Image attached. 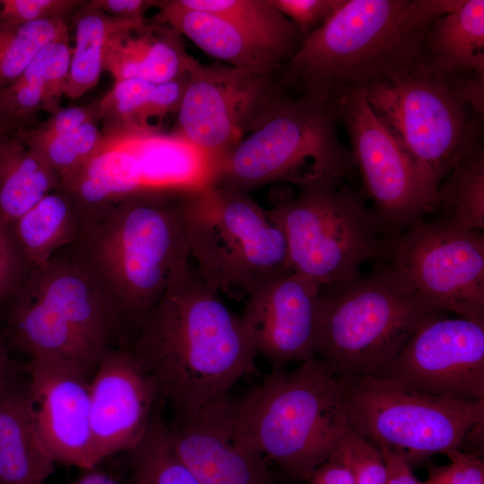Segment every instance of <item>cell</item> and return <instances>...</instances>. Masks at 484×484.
Instances as JSON below:
<instances>
[{
    "mask_svg": "<svg viewBox=\"0 0 484 484\" xmlns=\"http://www.w3.org/2000/svg\"><path fill=\"white\" fill-rule=\"evenodd\" d=\"M308 484H355L348 465L335 455L321 464L307 480Z\"/></svg>",
    "mask_w": 484,
    "mask_h": 484,
    "instance_id": "cell-42",
    "label": "cell"
},
{
    "mask_svg": "<svg viewBox=\"0 0 484 484\" xmlns=\"http://www.w3.org/2000/svg\"><path fill=\"white\" fill-rule=\"evenodd\" d=\"M69 30L44 46L24 71L0 91V120L11 133L32 126L36 115L60 107L69 72Z\"/></svg>",
    "mask_w": 484,
    "mask_h": 484,
    "instance_id": "cell-24",
    "label": "cell"
},
{
    "mask_svg": "<svg viewBox=\"0 0 484 484\" xmlns=\"http://www.w3.org/2000/svg\"><path fill=\"white\" fill-rule=\"evenodd\" d=\"M55 471L38 434L27 381L0 389V484H45Z\"/></svg>",
    "mask_w": 484,
    "mask_h": 484,
    "instance_id": "cell-25",
    "label": "cell"
},
{
    "mask_svg": "<svg viewBox=\"0 0 484 484\" xmlns=\"http://www.w3.org/2000/svg\"><path fill=\"white\" fill-rule=\"evenodd\" d=\"M337 122L334 102L287 93L260 127L218 161L212 185L248 194L275 183L344 182L356 166Z\"/></svg>",
    "mask_w": 484,
    "mask_h": 484,
    "instance_id": "cell-8",
    "label": "cell"
},
{
    "mask_svg": "<svg viewBox=\"0 0 484 484\" xmlns=\"http://www.w3.org/2000/svg\"><path fill=\"white\" fill-rule=\"evenodd\" d=\"M12 297L6 328L12 342L30 359L64 362L90 378L124 324L74 253L30 269Z\"/></svg>",
    "mask_w": 484,
    "mask_h": 484,
    "instance_id": "cell-4",
    "label": "cell"
},
{
    "mask_svg": "<svg viewBox=\"0 0 484 484\" xmlns=\"http://www.w3.org/2000/svg\"><path fill=\"white\" fill-rule=\"evenodd\" d=\"M374 376L436 395L484 400V324L430 318Z\"/></svg>",
    "mask_w": 484,
    "mask_h": 484,
    "instance_id": "cell-16",
    "label": "cell"
},
{
    "mask_svg": "<svg viewBox=\"0 0 484 484\" xmlns=\"http://www.w3.org/2000/svg\"><path fill=\"white\" fill-rule=\"evenodd\" d=\"M11 134L7 126L0 120V142L7 135Z\"/></svg>",
    "mask_w": 484,
    "mask_h": 484,
    "instance_id": "cell-46",
    "label": "cell"
},
{
    "mask_svg": "<svg viewBox=\"0 0 484 484\" xmlns=\"http://www.w3.org/2000/svg\"><path fill=\"white\" fill-rule=\"evenodd\" d=\"M437 219L469 229H484V150L459 161L439 183Z\"/></svg>",
    "mask_w": 484,
    "mask_h": 484,
    "instance_id": "cell-32",
    "label": "cell"
},
{
    "mask_svg": "<svg viewBox=\"0 0 484 484\" xmlns=\"http://www.w3.org/2000/svg\"><path fill=\"white\" fill-rule=\"evenodd\" d=\"M193 10L220 16L292 56L306 37L271 0H178ZM291 58V57H290Z\"/></svg>",
    "mask_w": 484,
    "mask_h": 484,
    "instance_id": "cell-30",
    "label": "cell"
},
{
    "mask_svg": "<svg viewBox=\"0 0 484 484\" xmlns=\"http://www.w3.org/2000/svg\"><path fill=\"white\" fill-rule=\"evenodd\" d=\"M462 0H343L277 73L293 95L334 102L422 56L428 30Z\"/></svg>",
    "mask_w": 484,
    "mask_h": 484,
    "instance_id": "cell-2",
    "label": "cell"
},
{
    "mask_svg": "<svg viewBox=\"0 0 484 484\" xmlns=\"http://www.w3.org/2000/svg\"><path fill=\"white\" fill-rule=\"evenodd\" d=\"M243 436L290 479L307 481L349 428L341 388L318 358L272 369L241 401H231Z\"/></svg>",
    "mask_w": 484,
    "mask_h": 484,
    "instance_id": "cell-5",
    "label": "cell"
},
{
    "mask_svg": "<svg viewBox=\"0 0 484 484\" xmlns=\"http://www.w3.org/2000/svg\"><path fill=\"white\" fill-rule=\"evenodd\" d=\"M82 227V213L61 186L47 194L10 228L30 268L47 264L62 247L75 244Z\"/></svg>",
    "mask_w": 484,
    "mask_h": 484,
    "instance_id": "cell-27",
    "label": "cell"
},
{
    "mask_svg": "<svg viewBox=\"0 0 484 484\" xmlns=\"http://www.w3.org/2000/svg\"><path fill=\"white\" fill-rule=\"evenodd\" d=\"M156 19L168 22L199 48L226 65L275 75L290 59L283 50L212 13L189 9L178 0L158 1Z\"/></svg>",
    "mask_w": 484,
    "mask_h": 484,
    "instance_id": "cell-22",
    "label": "cell"
},
{
    "mask_svg": "<svg viewBox=\"0 0 484 484\" xmlns=\"http://www.w3.org/2000/svg\"><path fill=\"white\" fill-rule=\"evenodd\" d=\"M157 4L155 0H91L86 1L83 6L120 20L140 22L146 20L147 11Z\"/></svg>",
    "mask_w": 484,
    "mask_h": 484,
    "instance_id": "cell-41",
    "label": "cell"
},
{
    "mask_svg": "<svg viewBox=\"0 0 484 484\" xmlns=\"http://www.w3.org/2000/svg\"><path fill=\"white\" fill-rule=\"evenodd\" d=\"M94 118L100 119L99 101L84 106L59 108L38 125L18 130L30 146L37 147L73 132Z\"/></svg>",
    "mask_w": 484,
    "mask_h": 484,
    "instance_id": "cell-37",
    "label": "cell"
},
{
    "mask_svg": "<svg viewBox=\"0 0 484 484\" xmlns=\"http://www.w3.org/2000/svg\"><path fill=\"white\" fill-rule=\"evenodd\" d=\"M421 59L457 88L484 83V1L462 0L436 18Z\"/></svg>",
    "mask_w": 484,
    "mask_h": 484,
    "instance_id": "cell-23",
    "label": "cell"
},
{
    "mask_svg": "<svg viewBox=\"0 0 484 484\" xmlns=\"http://www.w3.org/2000/svg\"><path fill=\"white\" fill-rule=\"evenodd\" d=\"M175 448L200 484H277L266 458L237 428L227 397L169 424Z\"/></svg>",
    "mask_w": 484,
    "mask_h": 484,
    "instance_id": "cell-20",
    "label": "cell"
},
{
    "mask_svg": "<svg viewBox=\"0 0 484 484\" xmlns=\"http://www.w3.org/2000/svg\"><path fill=\"white\" fill-rule=\"evenodd\" d=\"M84 3L82 0H0V26L50 19L69 21Z\"/></svg>",
    "mask_w": 484,
    "mask_h": 484,
    "instance_id": "cell-36",
    "label": "cell"
},
{
    "mask_svg": "<svg viewBox=\"0 0 484 484\" xmlns=\"http://www.w3.org/2000/svg\"><path fill=\"white\" fill-rule=\"evenodd\" d=\"M160 401L129 454V484H200L178 455Z\"/></svg>",
    "mask_w": 484,
    "mask_h": 484,
    "instance_id": "cell-31",
    "label": "cell"
},
{
    "mask_svg": "<svg viewBox=\"0 0 484 484\" xmlns=\"http://www.w3.org/2000/svg\"><path fill=\"white\" fill-rule=\"evenodd\" d=\"M68 30V21L61 19L1 25L0 91L24 71L44 46Z\"/></svg>",
    "mask_w": 484,
    "mask_h": 484,
    "instance_id": "cell-33",
    "label": "cell"
},
{
    "mask_svg": "<svg viewBox=\"0 0 484 484\" xmlns=\"http://www.w3.org/2000/svg\"><path fill=\"white\" fill-rule=\"evenodd\" d=\"M182 212L189 256L212 292L240 300L292 271L282 230L248 194L211 184L185 192Z\"/></svg>",
    "mask_w": 484,
    "mask_h": 484,
    "instance_id": "cell-7",
    "label": "cell"
},
{
    "mask_svg": "<svg viewBox=\"0 0 484 484\" xmlns=\"http://www.w3.org/2000/svg\"><path fill=\"white\" fill-rule=\"evenodd\" d=\"M90 398L97 464L134 447L160 401L157 385L131 352L111 349L91 378Z\"/></svg>",
    "mask_w": 484,
    "mask_h": 484,
    "instance_id": "cell-19",
    "label": "cell"
},
{
    "mask_svg": "<svg viewBox=\"0 0 484 484\" xmlns=\"http://www.w3.org/2000/svg\"><path fill=\"white\" fill-rule=\"evenodd\" d=\"M101 136L100 119L94 118L73 132L31 147L56 173L62 184L76 174L91 158Z\"/></svg>",
    "mask_w": 484,
    "mask_h": 484,
    "instance_id": "cell-34",
    "label": "cell"
},
{
    "mask_svg": "<svg viewBox=\"0 0 484 484\" xmlns=\"http://www.w3.org/2000/svg\"><path fill=\"white\" fill-rule=\"evenodd\" d=\"M129 351L176 417L227 397L256 369L257 353L241 315L205 287L190 264L136 333Z\"/></svg>",
    "mask_w": 484,
    "mask_h": 484,
    "instance_id": "cell-1",
    "label": "cell"
},
{
    "mask_svg": "<svg viewBox=\"0 0 484 484\" xmlns=\"http://www.w3.org/2000/svg\"><path fill=\"white\" fill-rule=\"evenodd\" d=\"M30 270L10 228L0 221V300L13 295Z\"/></svg>",
    "mask_w": 484,
    "mask_h": 484,
    "instance_id": "cell-40",
    "label": "cell"
},
{
    "mask_svg": "<svg viewBox=\"0 0 484 484\" xmlns=\"http://www.w3.org/2000/svg\"><path fill=\"white\" fill-rule=\"evenodd\" d=\"M28 392L38 434L55 462L95 468L90 381L64 362L30 359Z\"/></svg>",
    "mask_w": 484,
    "mask_h": 484,
    "instance_id": "cell-18",
    "label": "cell"
},
{
    "mask_svg": "<svg viewBox=\"0 0 484 484\" xmlns=\"http://www.w3.org/2000/svg\"><path fill=\"white\" fill-rule=\"evenodd\" d=\"M18 367L11 359L4 337L0 334V389L17 379Z\"/></svg>",
    "mask_w": 484,
    "mask_h": 484,
    "instance_id": "cell-44",
    "label": "cell"
},
{
    "mask_svg": "<svg viewBox=\"0 0 484 484\" xmlns=\"http://www.w3.org/2000/svg\"><path fill=\"white\" fill-rule=\"evenodd\" d=\"M268 212L282 230L290 266L320 286L359 276L385 259L389 238L362 194L344 182L318 180L283 194Z\"/></svg>",
    "mask_w": 484,
    "mask_h": 484,
    "instance_id": "cell-9",
    "label": "cell"
},
{
    "mask_svg": "<svg viewBox=\"0 0 484 484\" xmlns=\"http://www.w3.org/2000/svg\"><path fill=\"white\" fill-rule=\"evenodd\" d=\"M177 115L175 132L218 161L260 127L288 93L277 74L194 59Z\"/></svg>",
    "mask_w": 484,
    "mask_h": 484,
    "instance_id": "cell-15",
    "label": "cell"
},
{
    "mask_svg": "<svg viewBox=\"0 0 484 484\" xmlns=\"http://www.w3.org/2000/svg\"><path fill=\"white\" fill-rule=\"evenodd\" d=\"M442 315L389 265L320 286L316 357L335 376H376L426 321Z\"/></svg>",
    "mask_w": 484,
    "mask_h": 484,
    "instance_id": "cell-6",
    "label": "cell"
},
{
    "mask_svg": "<svg viewBox=\"0 0 484 484\" xmlns=\"http://www.w3.org/2000/svg\"><path fill=\"white\" fill-rule=\"evenodd\" d=\"M446 455L450 462L433 468L425 484H484V462L479 455L461 450Z\"/></svg>",
    "mask_w": 484,
    "mask_h": 484,
    "instance_id": "cell-38",
    "label": "cell"
},
{
    "mask_svg": "<svg viewBox=\"0 0 484 484\" xmlns=\"http://www.w3.org/2000/svg\"><path fill=\"white\" fill-rule=\"evenodd\" d=\"M83 4L73 16L75 38L65 89V96L72 99L82 97L98 83L110 36L134 23L99 10L85 8Z\"/></svg>",
    "mask_w": 484,
    "mask_h": 484,
    "instance_id": "cell-29",
    "label": "cell"
},
{
    "mask_svg": "<svg viewBox=\"0 0 484 484\" xmlns=\"http://www.w3.org/2000/svg\"><path fill=\"white\" fill-rule=\"evenodd\" d=\"M281 484H290V483H289L288 481L282 480H281Z\"/></svg>",
    "mask_w": 484,
    "mask_h": 484,
    "instance_id": "cell-47",
    "label": "cell"
},
{
    "mask_svg": "<svg viewBox=\"0 0 484 484\" xmlns=\"http://www.w3.org/2000/svg\"><path fill=\"white\" fill-rule=\"evenodd\" d=\"M184 193L142 192L82 212L74 254L136 333L189 264Z\"/></svg>",
    "mask_w": 484,
    "mask_h": 484,
    "instance_id": "cell-3",
    "label": "cell"
},
{
    "mask_svg": "<svg viewBox=\"0 0 484 484\" xmlns=\"http://www.w3.org/2000/svg\"><path fill=\"white\" fill-rule=\"evenodd\" d=\"M217 160L184 136L102 133L87 163L61 184L82 212L142 192H189L211 185Z\"/></svg>",
    "mask_w": 484,
    "mask_h": 484,
    "instance_id": "cell-12",
    "label": "cell"
},
{
    "mask_svg": "<svg viewBox=\"0 0 484 484\" xmlns=\"http://www.w3.org/2000/svg\"><path fill=\"white\" fill-rule=\"evenodd\" d=\"M387 466V484H425L415 477L409 462L400 454L380 450Z\"/></svg>",
    "mask_w": 484,
    "mask_h": 484,
    "instance_id": "cell-43",
    "label": "cell"
},
{
    "mask_svg": "<svg viewBox=\"0 0 484 484\" xmlns=\"http://www.w3.org/2000/svg\"><path fill=\"white\" fill-rule=\"evenodd\" d=\"M85 472L69 484H118L111 476L95 468Z\"/></svg>",
    "mask_w": 484,
    "mask_h": 484,
    "instance_id": "cell-45",
    "label": "cell"
},
{
    "mask_svg": "<svg viewBox=\"0 0 484 484\" xmlns=\"http://www.w3.org/2000/svg\"><path fill=\"white\" fill-rule=\"evenodd\" d=\"M345 126L367 196L386 238H393L434 212L439 184L376 117L359 90L334 101Z\"/></svg>",
    "mask_w": 484,
    "mask_h": 484,
    "instance_id": "cell-13",
    "label": "cell"
},
{
    "mask_svg": "<svg viewBox=\"0 0 484 484\" xmlns=\"http://www.w3.org/2000/svg\"><path fill=\"white\" fill-rule=\"evenodd\" d=\"M182 35L170 24L155 19L131 23L108 40L103 72L115 82L141 79L166 83L188 73L194 61Z\"/></svg>",
    "mask_w": 484,
    "mask_h": 484,
    "instance_id": "cell-21",
    "label": "cell"
},
{
    "mask_svg": "<svg viewBox=\"0 0 484 484\" xmlns=\"http://www.w3.org/2000/svg\"><path fill=\"white\" fill-rule=\"evenodd\" d=\"M379 121L439 184L480 146L483 115L421 58L359 89Z\"/></svg>",
    "mask_w": 484,
    "mask_h": 484,
    "instance_id": "cell-10",
    "label": "cell"
},
{
    "mask_svg": "<svg viewBox=\"0 0 484 484\" xmlns=\"http://www.w3.org/2000/svg\"><path fill=\"white\" fill-rule=\"evenodd\" d=\"M320 285L290 271L246 298L241 315L257 355L272 369L316 357Z\"/></svg>",
    "mask_w": 484,
    "mask_h": 484,
    "instance_id": "cell-17",
    "label": "cell"
},
{
    "mask_svg": "<svg viewBox=\"0 0 484 484\" xmlns=\"http://www.w3.org/2000/svg\"><path fill=\"white\" fill-rule=\"evenodd\" d=\"M332 455L350 469L355 484H387L388 473L383 454L350 427Z\"/></svg>",
    "mask_w": 484,
    "mask_h": 484,
    "instance_id": "cell-35",
    "label": "cell"
},
{
    "mask_svg": "<svg viewBox=\"0 0 484 484\" xmlns=\"http://www.w3.org/2000/svg\"><path fill=\"white\" fill-rule=\"evenodd\" d=\"M336 377L350 427L410 465L460 450L484 421V400L436 395L374 376Z\"/></svg>",
    "mask_w": 484,
    "mask_h": 484,
    "instance_id": "cell-11",
    "label": "cell"
},
{
    "mask_svg": "<svg viewBox=\"0 0 484 484\" xmlns=\"http://www.w3.org/2000/svg\"><path fill=\"white\" fill-rule=\"evenodd\" d=\"M189 73L166 83L141 79L115 82L99 99L101 133L161 132L164 122L177 115Z\"/></svg>",
    "mask_w": 484,
    "mask_h": 484,
    "instance_id": "cell-26",
    "label": "cell"
},
{
    "mask_svg": "<svg viewBox=\"0 0 484 484\" xmlns=\"http://www.w3.org/2000/svg\"><path fill=\"white\" fill-rule=\"evenodd\" d=\"M381 262L437 310L484 324V235L441 219L389 238Z\"/></svg>",
    "mask_w": 484,
    "mask_h": 484,
    "instance_id": "cell-14",
    "label": "cell"
},
{
    "mask_svg": "<svg viewBox=\"0 0 484 484\" xmlns=\"http://www.w3.org/2000/svg\"><path fill=\"white\" fill-rule=\"evenodd\" d=\"M307 37L319 27L343 0H271Z\"/></svg>",
    "mask_w": 484,
    "mask_h": 484,
    "instance_id": "cell-39",
    "label": "cell"
},
{
    "mask_svg": "<svg viewBox=\"0 0 484 484\" xmlns=\"http://www.w3.org/2000/svg\"><path fill=\"white\" fill-rule=\"evenodd\" d=\"M61 180L19 130L0 142V221L8 228Z\"/></svg>",
    "mask_w": 484,
    "mask_h": 484,
    "instance_id": "cell-28",
    "label": "cell"
}]
</instances>
